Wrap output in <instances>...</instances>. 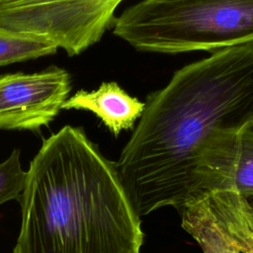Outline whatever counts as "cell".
<instances>
[{
  "label": "cell",
  "instance_id": "obj_6",
  "mask_svg": "<svg viewBox=\"0 0 253 253\" xmlns=\"http://www.w3.org/2000/svg\"><path fill=\"white\" fill-rule=\"evenodd\" d=\"M215 191L253 198V121L238 129L215 131L203 148L193 202Z\"/></svg>",
  "mask_w": 253,
  "mask_h": 253
},
{
  "label": "cell",
  "instance_id": "obj_1",
  "mask_svg": "<svg viewBox=\"0 0 253 253\" xmlns=\"http://www.w3.org/2000/svg\"><path fill=\"white\" fill-rule=\"evenodd\" d=\"M253 121V44L212 52L177 70L150 93L117 170L142 216L164 207L178 211L194 200L207 141L218 130Z\"/></svg>",
  "mask_w": 253,
  "mask_h": 253
},
{
  "label": "cell",
  "instance_id": "obj_12",
  "mask_svg": "<svg viewBox=\"0 0 253 253\" xmlns=\"http://www.w3.org/2000/svg\"><path fill=\"white\" fill-rule=\"evenodd\" d=\"M252 207H253V204H252Z\"/></svg>",
  "mask_w": 253,
  "mask_h": 253
},
{
  "label": "cell",
  "instance_id": "obj_7",
  "mask_svg": "<svg viewBox=\"0 0 253 253\" xmlns=\"http://www.w3.org/2000/svg\"><path fill=\"white\" fill-rule=\"evenodd\" d=\"M145 103L127 94L117 82H103L92 91L78 90L63 103V110H84L95 114L115 135L133 128Z\"/></svg>",
  "mask_w": 253,
  "mask_h": 253
},
{
  "label": "cell",
  "instance_id": "obj_11",
  "mask_svg": "<svg viewBox=\"0 0 253 253\" xmlns=\"http://www.w3.org/2000/svg\"><path fill=\"white\" fill-rule=\"evenodd\" d=\"M26 174L20 162V150L15 149L0 163V206L12 200L20 201Z\"/></svg>",
  "mask_w": 253,
  "mask_h": 253
},
{
  "label": "cell",
  "instance_id": "obj_9",
  "mask_svg": "<svg viewBox=\"0 0 253 253\" xmlns=\"http://www.w3.org/2000/svg\"><path fill=\"white\" fill-rule=\"evenodd\" d=\"M179 213L182 228L204 253H241L213 214L208 197L187 204Z\"/></svg>",
  "mask_w": 253,
  "mask_h": 253
},
{
  "label": "cell",
  "instance_id": "obj_4",
  "mask_svg": "<svg viewBox=\"0 0 253 253\" xmlns=\"http://www.w3.org/2000/svg\"><path fill=\"white\" fill-rule=\"evenodd\" d=\"M125 0H0V26L44 39L68 55L98 42Z\"/></svg>",
  "mask_w": 253,
  "mask_h": 253
},
{
  "label": "cell",
  "instance_id": "obj_3",
  "mask_svg": "<svg viewBox=\"0 0 253 253\" xmlns=\"http://www.w3.org/2000/svg\"><path fill=\"white\" fill-rule=\"evenodd\" d=\"M113 34L169 54L253 44V0H142L115 19Z\"/></svg>",
  "mask_w": 253,
  "mask_h": 253
},
{
  "label": "cell",
  "instance_id": "obj_2",
  "mask_svg": "<svg viewBox=\"0 0 253 253\" xmlns=\"http://www.w3.org/2000/svg\"><path fill=\"white\" fill-rule=\"evenodd\" d=\"M13 253H140L144 234L117 170L82 127L42 140L19 201Z\"/></svg>",
  "mask_w": 253,
  "mask_h": 253
},
{
  "label": "cell",
  "instance_id": "obj_8",
  "mask_svg": "<svg viewBox=\"0 0 253 253\" xmlns=\"http://www.w3.org/2000/svg\"><path fill=\"white\" fill-rule=\"evenodd\" d=\"M212 212L241 253H253V207L232 191H215L208 196Z\"/></svg>",
  "mask_w": 253,
  "mask_h": 253
},
{
  "label": "cell",
  "instance_id": "obj_10",
  "mask_svg": "<svg viewBox=\"0 0 253 253\" xmlns=\"http://www.w3.org/2000/svg\"><path fill=\"white\" fill-rule=\"evenodd\" d=\"M57 49L44 39L0 26V66L52 55Z\"/></svg>",
  "mask_w": 253,
  "mask_h": 253
},
{
  "label": "cell",
  "instance_id": "obj_5",
  "mask_svg": "<svg viewBox=\"0 0 253 253\" xmlns=\"http://www.w3.org/2000/svg\"><path fill=\"white\" fill-rule=\"evenodd\" d=\"M70 91V74L58 66L0 75V129L40 131L55 119Z\"/></svg>",
  "mask_w": 253,
  "mask_h": 253
}]
</instances>
